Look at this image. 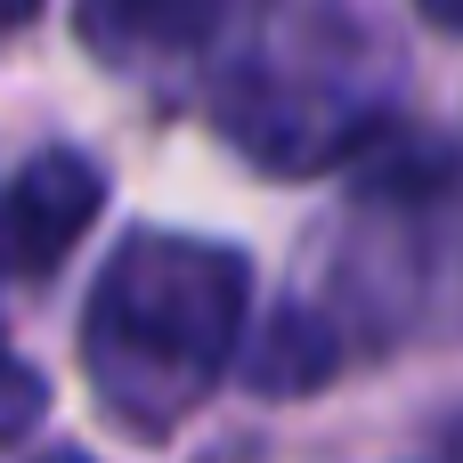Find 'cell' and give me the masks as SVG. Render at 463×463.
<instances>
[{
	"mask_svg": "<svg viewBox=\"0 0 463 463\" xmlns=\"http://www.w3.org/2000/svg\"><path fill=\"white\" fill-rule=\"evenodd\" d=\"M252 269L236 244L203 236H130L81 317V366L114 423L171 431L236 358Z\"/></svg>",
	"mask_w": 463,
	"mask_h": 463,
	"instance_id": "6da1fadb",
	"label": "cell"
},
{
	"mask_svg": "<svg viewBox=\"0 0 463 463\" xmlns=\"http://www.w3.org/2000/svg\"><path fill=\"white\" fill-rule=\"evenodd\" d=\"M106 203V171L73 146L33 155L8 187H0V285H41L57 277V260L90 236Z\"/></svg>",
	"mask_w": 463,
	"mask_h": 463,
	"instance_id": "7a4b0ae2",
	"label": "cell"
},
{
	"mask_svg": "<svg viewBox=\"0 0 463 463\" xmlns=\"http://www.w3.org/2000/svg\"><path fill=\"white\" fill-rule=\"evenodd\" d=\"M334 366H342V334H334L317 309H277V317L260 326L252 358H244V374H252L260 399H301V391H317Z\"/></svg>",
	"mask_w": 463,
	"mask_h": 463,
	"instance_id": "3957f363",
	"label": "cell"
},
{
	"mask_svg": "<svg viewBox=\"0 0 463 463\" xmlns=\"http://www.w3.org/2000/svg\"><path fill=\"white\" fill-rule=\"evenodd\" d=\"M220 33V16L212 8H98V16H81V41H98V49H130V41H155V49H187V41H212Z\"/></svg>",
	"mask_w": 463,
	"mask_h": 463,
	"instance_id": "277c9868",
	"label": "cell"
},
{
	"mask_svg": "<svg viewBox=\"0 0 463 463\" xmlns=\"http://www.w3.org/2000/svg\"><path fill=\"white\" fill-rule=\"evenodd\" d=\"M41 415H49V383H41V366H24V358L0 342V439H24Z\"/></svg>",
	"mask_w": 463,
	"mask_h": 463,
	"instance_id": "5b68a950",
	"label": "cell"
},
{
	"mask_svg": "<svg viewBox=\"0 0 463 463\" xmlns=\"http://www.w3.org/2000/svg\"><path fill=\"white\" fill-rule=\"evenodd\" d=\"M423 16H431L439 33H463V0H423Z\"/></svg>",
	"mask_w": 463,
	"mask_h": 463,
	"instance_id": "8992f818",
	"label": "cell"
},
{
	"mask_svg": "<svg viewBox=\"0 0 463 463\" xmlns=\"http://www.w3.org/2000/svg\"><path fill=\"white\" fill-rule=\"evenodd\" d=\"M16 24H24V8H0V33H16Z\"/></svg>",
	"mask_w": 463,
	"mask_h": 463,
	"instance_id": "52a82bcc",
	"label": "cell"
}]
</instances>
